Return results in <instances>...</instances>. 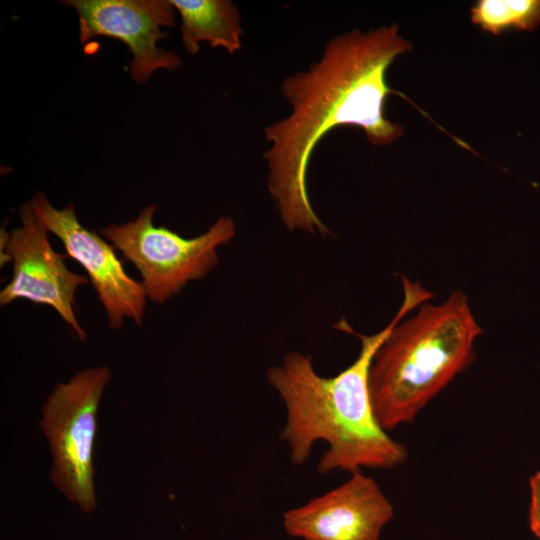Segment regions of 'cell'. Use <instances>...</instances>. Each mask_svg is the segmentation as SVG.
<instances>
[{"label": "cell", "instance_id": "1", "mask_svg": "<svg viewBox=\"0 0 540 540\" xmlns=\"http://www.w3.org/2000/svg\"><path fill=\"white\" fill-rule=\"evenodd\" d=\"M411 49L395 23L368 32L354 29L330 39L306 71L284 78L280 91L291 112L265 127L270 146L263 158L269 193L288 230L329 232L307 188L311 156L329 131L360 127L375 146L390 145L402 136L403 127L384 112L387 97L398 94L388 85L387 71Z\"/></svg>", "mask_w": 540, "mask_h": 540}, {"label": "cell", "instance_id": "2", "mask_svg": "<svg viewBox=\"0 0 540 540\" xmlns=\"http://www.w3.org/2000/svg\"><path fill=\"white\" fill-rule=\"evenodd\" d=\"M404 298L396 315L373 335L356 333L340 320L334 328L350 332L361 340L355 361L333 377H322L312 358L299 352L285 355L281 364L267 372L269 384L278 392L286 408L281 439L289 448L292 464L302 465L317 441L328 449L317 471L328 474L362 468L391 469L407 458L406 446L392 439L378 423L369 392V370L373 356L395 324L433 295L416 281L402 277Z\"/></svg>", "mask_w": 540, "mask_h": 540}, {"label": "cell", "instance_id": "3", "mask_svg": "<svg viewBox=\"0 0 540 540\" xmlns=\"http://www.w3.org/2000/svg\"><path fill=\"white\" fill-rule=\"evenodd\" d=\"M402 320L375 352L369 370L373 412L385 431L413 422L471 364L482 332L461 291L440 304L427 301Z\"/></svg>", "mask_w": 540, "mask_h": 540}, {"label": "cell", "instance_id": "4", "mask_svg": "<svg viewBox=\"0 0 540 540\" xmlns=\"http://www.w3.org/2000/svg\"><path fill=\"white\" fill-rule=\"evenodd\" d=\"M156 210V204L148 205L134 220L108 225L100 235L137 269L147 299L164 304L218 265L217 250L231 243L236 227L233 219L222 216L204 233L184 238L164 226H155Z\"/></svg>", "mask_w": 540, "mask_h": 540}, {"label": "cell", "instance_id": "5", "mask_svg": "<svg viewBox=\"0 0 540 540\" xmlns=\"http://www.w3.org/2000/svg\"><path fill=\"white\" fill-rule=\"evenodd\" d=\"M111 375L107 366L86 368L58 383L42 406L39 422L51 451V481L86 513L96 507L93 449L97 412Z\"/></svg>", "mask_w": 540, "mask_h": 540}, {"label": "cell", "instance_id": "6", "mask_svg": "<svg viewBox=\"0 0 540 540\" xmlns=\"http://www.w3.org/2000/svg\"><path fill=\"white\" fill-rule=\"evenodd\" d=\"M20 226L1 235V265L11 262V280L0 291V305L17 299L52 307L69 326L75 337L84 342L86 332L77 320V289L89 279L67 267L64 256L49 242V231L34 212L30 202L18 211Z\"/></svg>", "mask_w": 540, "mask_h": 540}, {"label": "cell", "instance_id": "7", "mask_svg": "<svg viewBox=\"0 0 540 540\" xmlns=\"http://www.w3.org/2000/svg\"><path fill=\"white\" fill-rule=\"evenodd\" d=\"M29 202L49 233L62 242L66 256L86 271L109 326L120 329L125 319L141 325L147 301L144 288L127 274L113 246L79 222L72 203L57 209L40 191Z\"/></svg>", "mask_w": 540, "mask_h": 540}, {"label": "cell", "instance_id": "8", "mask_svg": "<svg viewBox=\"0 0 540 540\" xmlns=\"http://www.w3.org/2000/svg\"><path fill=\"white\" fill-rule=\"evenodd\" d=\"M79 19L82 44L95 37H109L123 42L129 49L132 79L146 83L159 69L174 71L182 65L174 52L157 46L170 35L162 27L175 25V8L170 0H66Z\"/></svg>", "mask_w": 540, "mask_h": 540}, {"label": "cell", "instance_id": "9", "mask_svg": "<svg viewBox=\"0 0 540 540\" xmlns=\"http://www.w3.org/2000/svg\"><path fill=\"white\" fill-rule=\"evenodd\" d=\"M393 507L378 484L361 471L336 488L283 514L292 537L304 540H379Z\"/></svg>", "mask_w": 540, "mask_h": 540}, {"label": "cell", "instance_id": "10", "mask_svg": "<svg viewBox=\"0 0 540 540\" xmlns=\"http://www.w3.org/2000/svg\"><path fill=\"white\" fill-rule=\"evenodd\" d=\"M181 17V40L186 51L196 55L200 43L234 54L241 48L244 31L241 14L230 0H170Z\"/></svg>", "mask_w": 540, "mask_h": 540}, {"label": "cell", "instance_id": "11", "mask_svg": "<svg viewBox=\"0 0 540 540\" xmlns=\"http://www.w3.org/2000/svg\"><path fill=\"white\" fill-rule=\"evenodd\" d=\"M471 21L494 35L515 29L530 31L540 25V0H480L470 10Z\"/></svg>", "mask_w": 540, "mask_h": 540}, {"label": "cell", "instance_id": "12", "mask_svg": "<svg viewBox=\"0 0 540 540\" xmlns=\"http://www.w3.org/2000/svg\"><path fill=\"white\" fill-rule=\"evenodd\" d=\"M529 487V527L533 535L540 540V470L530 477Z\"/></svg>", "mask_w": 540, "mask_h": 540}]
</instances>
